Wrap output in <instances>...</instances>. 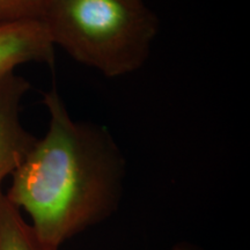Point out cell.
<instances>
[{
  "instance_id": "cell-3",
  "label": "cell",
  "mask_w": 250,
  "mask_h": 250,
  "mask_svg": "<svg viewBox=\"0 0 250 250\" xmlns=\"http://www.w3.org/2000/svg\"><path fill=\"white\" fill-rule=\"evenodd\" d=\"M29 90V81L15 71L0 76V195L2 182L14 173L37 140L20 117L21 103Z\"/></svg>"
},
{
  "instance_id": "cell-2",
  "label": "cell",
  "mask_w": 250,
  "mask_h": 250,
  "mask_svg": "<svg viewBox=\"0 0 250 250\" xmlns=\"http://www.w3.org/2000/svg\"><path fill=\"white\" fill-rule=\"evenodd\" d=\"M40 20L55 46L108 78L140 70L159 31L144 0H44Z\"/></svg>"
},
{
  "instance_id": "cell-5",
  "label": "cell",
  "mask_w": 250,
  "mask_h": 250,
  "mask_svg": "<svg viewBox=\"0 0 250 250\" xmlns=\"http://www.w3.org/2000/svg\"><path fill=\"white\" fill-rule=\"evenodd\" d=\"M0 250H59L40 240L21 211L0 195Z\"/></svg>"
},
{
  "instance_id": "cell-6",
  "label": "cell",
  "mask_w": 250,
  "mask_h": 250,
  "mask_svg": "<svg viewBox=\"0 0 250 250\" xmlns=\"http://www.w3.org/2000/svg\"><path fill=\"white\" fill-rule=\"evenodd\" d=\"M44 0H0V23L40 20Z\"/></svg>"
},
{
  "instance_id": "cell-1",
  "label": "cell",
  "mask_w": 250,
  "mask_h": 250,
  "mask_svg": "<svg viewBox=\"0 0 250 250\" xmlns=\"http://www.w3.org/2000/svg\"><path fill=\"white\" fill-rule=\"evenodd\" d=\"M43 102L48 130L11 175L5 196L29 215L40 240L61 248L116 213L126 165L108 129L73 120L56 88Z\"/></svg>"
},
{
  "instance_id": "cell-7",
  "label": "cell",
  "mask_w": 250,
  "mask_h": 250,
  "mask_svg": "<svg viewBox=\"0 0 250 250\" xmlns=\"http://www.w3.org/2000/svg\"><path fill=\"white\" fill-rule=\"evenodd\" d=\"M170 250H203L195 243L189 241H179L171 247Z\"/></svg>"
},
{
  "instance_id": "cell-4",
  "label": "cell",
  "mask_w": 250,
  "mask_h": 250,
  "mask_svg": "<svg viewBox=\"0 0 250 250\" xmlns=\"http://www.w3.org/2000/svg\"><path fill=\"white\" fill-rule=\"evenodd\" d=\"M55 48L41 20L0 23V76L14 72L18 66L28 62L54 66Z\"/></svg>"
}]
</instances>
